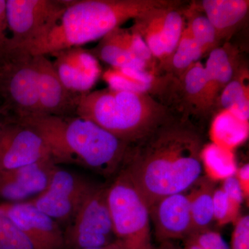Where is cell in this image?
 <instances>
[{
    "label": "cell",
    "mask_w": 249,
    "mask_h": 249,
    "mask_svg": "<svg viewBox=\"0 0 249 249\" xmlns=\"http://www.w3.org/2000/svg\"><path fill=\"white\" fill-rule=\"evenodd\" d=\"M236 178L238 179L241 188L243 193L244 198L249 199V165L245 164L237 169L235 175Z\"/></svg>",
    "instance_id": "836d02e7"
},
{
    "label": "cell",
    "mask_w": 249,
    "mask_h": 249,
    "mask_svg": "<svg viewBox=\"0 0 249 249\" xmlns=\"http://www.w3.org/2000/svg\"><path fill=\"white\" fill-rule=\"evenodd\" d=\"M95 184L83 177L55 166L47 188L27 201L58 223L73 220Z\"/></svg>",
    "instance_id": "30bf717a"
},
{
    "label": "cell",
    "mask_w": 249,
    "mask_h": 249,
    "mask_svg": "<svg viewBox=\"0 0 249 249\" xmlns=\"http://www.w3.org/2000/svg\"><path fill=\"white\" fill-rule=\"evenodd\" d=\"M66 7L65 0H6L13 48L29 52L48 36Z\"/></svg>",
    "instance_id": "52a82bcc"
},
{
    "label": "cell",
    "mask_w": 249,
    "mask_h": 249,
    "mask_svg": "<svg viewBox=\"0 0 249 249\" xmlns=\"http://www.w3.org/2000/svg\"><path fill=\"white\" fill-rule=\"evenodd\" d=\"M56 165L49 158L17 169L1 170L0 199L11 203L34 199L47 188Z\"/></svg>",
    "instance_id": "9a60e30c"
},
{
    "label": "cell",
    "mask_w": 249,
    "mask_h": 249,
    "mask_svg": "<svg viewBox=\"0 0 249 249\" xmlns=\"http://www.w3.org/2000/svg\"><path fill=\"white\" fill-rule=\"evenodd\" d=\"M235 51L229 44L217 47L209 53L204 65L207 76L203 114L217 106L218 98L223 89L233 78L239 65L236 61Z\"/></svg>",
    "instance_id": "ac0fdd59"
},
{
    "label": "cell",
    "mask_w": 249,
    "mask_h": 249,
    "mask_svg": "<svg viewBox=\"0 0 249 249\" xmlns=\"http://www.w3.org/2000/svg\"><path fill=\"white\" fill-rule=\"evenodd\" d=\"M201 8L212 24L218 42L229 38L248 15V0H203Z\"/></svg>",
    "instance_id": "d6986e66"
},
{
    "label": "cell",
    "mask_w": 249,
    "mask_h": 249,
    "mask_svg": "<svg viewBox=\"0 0 249 249\" xmlns=\"http://www.w3.org/2000/svg\"><path fill=\"white\" fill-rule=\"evenodd\" d=\"M4 116L3 115L1 109H0V127H1V124H2L3 119H4Z\"/></svg>",
    "instance_id": "74e56055"
},
{
    "label": "cell",
    "mask_w": 249,
    "mask_h": 249,
    "mask_svg": "<svg viewBox=\"0 0 249 249\" xmlns=\"http://www.w3.org/2000/svg\"><path fill=\"white\" fill-rule=\"evenodd\" d=\"M185 16L186 24L204 55L219 47L215 31L204 14L198 9L190 8L185 10Z\"/></svg>",
    "instance_id": "4316f807"
},
{
    "label": "cell",
    "mask_w": 249,
    "mask_h": 249,
    "mask_svg": "<svg viewBox=\"0 0 249 249\" xmlns=\"http://www.w3.org/2000/svg\"><path fill=\"white\" fill-rule=\"evenodd\" d=\"M241 204L227 196L222 188L214 190L213 193L214 220L218 225L224 226L235 222L240 217Z\"/></svg>",
    "instance_id": "f1b7e54d"
},
{
    "label": "cell",
    "mask_w": 249,
    "mask_h": 249,
    "mask_svg": "<svg viewBox=\"0 0 249 249\" xmlns=\"http://www.w3.org/2000/svg\"><path fill=\"white\" fill-rule=\"evenodd\" d=\"M201 157L203 170L213 181H224L237 173L235 157L232 150L212 142L204 145Z\"/></svg>",
    "instance_id": "cb8c5ba5"
},
{
    "label": "cell",
    "mask_w": 249,
    "mask_h": 249,
    "mask_svg": "<svg viewBox=\"0 0 249 249\" xmlns=\"http://www.w3.org/2000/svg\"><path fill=\"white\" fill-rule=\"evenodd\" d=\"M67 7L48 36L29 50L32 55L80 47L103 37L144 13L173 4L168 0H65Z\"/></svg>",
    "instance_id": "3957f363"
},
{
    "label": "cell",
    "mask_w": 249,
    "mask_h": 249,
    "mask_svg": "<svg viewBox=\"0 0 249 249\" xmlns=\"http://www.w3.org/2000/svg\"><path fill=\"white\" fill-rule=\"evenodd\" d=\"M180 1L155 8L134 19L131 31L138 34L152 56L166 70L181 38L185 26V11Z\"/></svg>",
    "instance_id": "ba28073f"
},
{
    "label": "cell",
    "mask_w": 249,
    "mask_h": 249,
    "mask_svg": "<svg viewBox=\"0 0 249 249\" xmlns=\"http://www.w3.org/2000/svg\"><path fill=\"white\" fill-rule=\"evenodd\" d=\"M211 134L213 143L232 151L248 138L249 121L221 109L213 121Z\"/></svg>",
    "instance_id": "44dd1931"
},
{
    "label": "cell",
    "mask_w": 249,
    "mask_h": 249,
    "mask_svg": "<svg viewBox=\"0 0 249 249\" xmlns=\"http://www.w3.org/2000/svg\"><path fill=\"white\" fill-rule=\"evenodd\" d=\"M204 55L186 22L178 47L166 70L180 78L193 64L199 61Z\"/></svg>",
    "instance_id": "d4e9b609"
},
{
    "label": "cell",
    "mask_w": 249,
    "mask_h": 249,
    "mask_svg": "<svg viewBox=\"0 0 249 249\" xmlns=\"http://www.w3.org/2000/svg\"><path fill=\"white\" fill-rule=\"evenodd\" d=\"M155 249H175V248L170 245L169 242H163L160 247Z\"/></svg>",
    "instance_id": "8d00e7d4"
},
{
    "label": "cell",
    "mask_w": 249,
    "mask_h": 249,
    "mask_svg": "<svg viewBox=\"0 0 249 249\" xmlns=\"http://www.w3.org/2000/svg\"><path fill=\"white\" fill-rule=\"evenodd\" d=\"M49 158L48 147L35 129L4 116L0 127V171L17 169Z\"/></svg>",
    "instance_id": "8fae6325"
},
{
    "label": "cell",
    "mask_w": 249,
    "mask_h": 249,
    "mask_svg": "<svg viewBox=\"0 0 249 249\" xmlns=\"http://www.w3.org/2000/svg\"><path fill=\"white\" fill-rule=\"evenodd\" d=\"M8 26L6 18V0H0V64L9 56L14 48L11 38L7 35Z\"/></svg>",
    "instance_id": "1f68e13d"
},
{
    "label": "cell",
    "mask_w": 249,
    "mask_h": 249,
    "mask_svg": "<svg viewBox=\"0 0 249 249\" xmlns=\"http://www.w3.org/2000/svg\"><path fill=\"white\" fill-rule=\"evenodd\" d=\"M50 55L55 58L52 64L60 81L72 92H89L102 74L98 59L82 47L62 49Z\"/></svg>",
    "instance_id": "5bb4252c"
},
{
    "label": "cell",
    "mask_w": 249,
    "mask_h": 249,
    "mask_svg": "<svg viewBox=\"0 0 249 249\" xmlns=\"http://www.w3.org/2000/svg\"><path fill=\"white\" fill-rule=\"evenodd\" d=\"M0 209L27 237L34 249H63L65 235L59 223L36 206L24 202H3Z\"/></svg>",
    "instance_id": "4fadbf2b"
},
{
    "label": "cell",
    "mask_w": 249,
    "mask_h": 249,
    "mask_svg": "<svg viewBox=\"0 0 249 249\" xmlns=\"http://www.w3.org/2000/svg\"><path fill=\"white\" fill-rule=\"evenodd\" d=\"M249 71L239 66L235 75L219 95L217 106L230 111L242 120L249 121Z\"/></svg>",
    "instance_id": "7402d4cb"
},
{
    "label": "cell",
    "mask_w": 249,
    "mask_h": 249,
    "mask_svg": "<svg viewBox=\"0 0 249 249\" xmlns=\"http://www.w3.org/2000/svg\"><path fill=\"white\" fill-rule=\"evenodd\" d=\"M204 146L191 125L169 119L131 145L122 167L150 208L164 196L187 191L202 178Z\"/></svg>",
    "instance_id": "6da1fadb"
},
{
    "label": "cell",
    "mask_w": 249,
    "mask_h": 249,
    "mask_svg": "<svg viewBox=\"0 0 249 249\" xmlns=\"http://www.w3.org/2000/svg\"><path fill=\"white\" fill-rule=\"evenodd\" d=\"M191 235L203 249H231L220 233L210 229Z\"/></svg>",
    "instance_id": "4dcf8cb0"
},
{
    "label": "cell",
    "mask_w": 249,
    "mask_h": 249,
    "mask_svg": "<svg viewBox=\"0 0 249 249\" xmlns=\"http://www.w3.org/2000/svg\"><path fill=\"white\" fill-rule=\"evenodd\" d=\"M196 187L188 195L191 205L193 232L209 229L214 222V181L203 177L196 183ZM192 233V234H193Z\"/></svg>",
    "instance_id": "603a6c76"
},
{
    "label": "cell",
    "mask_w": 249,
    "mask_h": 249,
    "mask_svg": "<svg viewBox=\"0 0 249 249\" xmlns=\"http://www.w3.org/2000/svg\"><path fill=\"white\" fill-rule=\"evenodd\" d=\"M149 210L159 242L185 240L193 233L188 195L182 193L164 196L156 201Z\"/></svg>",
    "instance_id": "2e32d148"
},
{
    "label": "cell",
    "mask_w": 249,
    "mask_h": 249,
    "mask_svg": "<svg viewBox=\"0 0 249 249\" xmlns=\"http://www.w3.org/2000/svg\"><path fill=\"white\" fill-rule=\"evenodd\" d=\"M108 88L118 91L147 93H157L158 88L167 86L169 77H160L154 72L127 68H112L103 73Z\"/></svg>",
    "instance_id": "ffe728a7"
},
{
    "label": "cell",
    "mask_w": 249,
    "mask_h": 249,
    "mask_svg": "<svg viewBox=\"0 0 249 249\" xmlns=\"http://www.w3.org/2000/svg\"><path fill=\"white\" fill-rule=\"evenodd\" d=\"M88 249H127L122 241L119 239H115L110 243L107 245L103 246V247H97V248Z\"/></svg>",
    "instance_id": "e575fe53"
},
{
    "label": "cell",
    "mask_w": 249,
    "mask_h": 249,
    "mask_svg": "<svg viewBox=\"0 0 249 249\" xmlns=\"http://www.w3.org/2000/svg\"><path fill=\"white\" fill-rule=\"evenodd\" d=\"M187 102L195 110L203 114V107L207 85V76L204 65L195 62L180 77Z\"/></svg>",
    "instance_id": "484cf974"
},
{
    "label": "cell",
    "mask_w": 249,
    "mask_h": 249,
    "mask_svg": "<svg viewBox=\"0 0 249 249\" xmlns=\"http://www.w3.org/2000/svg\"><path fill=\"white\" fill-rule=\"evenodd\" d=\"M184 240L183 249H203L191 235L188 236Z\"/></svg>",
    "instance_id": "d590c367"
},
{
    "label": "cell",
    "mask_w": 249,
    "mask_h": 249,
    "mask_svg": "<svg viewBox=\"0 0 249 249\" xmlns=\"http://www.w3.org/2000/svg\"><path fill=\"white\" fill-rule=\"evenodd\" d=\"M18 121L40 134L55 164L81 165L103 176L119 171L132 145L77 115H40Z\"/></svg>",
    "instance_id": "7a4b0ae2"
},
{
    "label": "cell",
    "mask_w": 249,
    "mask_h": 249,
    "mask_svg": "<svg viewBox=\"0 0 249 249\" xmlns=\"http://www.w3.org/2000/svg\"><path fill=\"white\" fill-rule=\"evenodd\" d=\"M107 187V202L116 239L127 249H155L152 243L150 210L124 168Z\"/></svg>",
    "instance_id": "5b68a950"
},
{
    "label": "cell",
    "mask_w": 249,
    "mask_h": 249,
    "mask_svg": "<svg viewBox=\"0 0 249 249\" xmlns=\"http://www.w3.org/2000/svg\"><path fill=\"white\" fill-rule=\"evenodd\" d=\"M71 222L65 242H69L74 248H97L114 240L107 202V187L95 185Z\"/></svg>",
    "instance_id": "9c48e42d"
},
{
    "label": "cell",
    "mask_w": 249,
    "mask_h": 249,
    "mask_svg": "<svg viewBox=\"0 0 249 249\" xmlns=\"http://www.w3.org/2000/svg\"><path fill=\"white\" fill-rule=\"evenodd\" d=\"M221 188L227 193L229 197L231 198L238 204H242L244 199V195L240 183L235 175L222 181Z\"/></svg>",
    "instance_id": "d6a6232c"
},
{
    "label": "cell",
    "mask_w": 249,
    "mask_h": 249,
    "mask_svg": "<svg viewBox=\"0 0 249 249\" xmlns=\"http://www.w3.org/2000/svg\"><path fill=\"white\" fill-rule=\"evenodd\" d=\"M0 109L18 121L40 114L35 59L22 49H14L0 64Z\"/></svg>",
    "instance_id": "8992f818"
},
{
    "label": "cell",
    "mask_w": 249,
    "mask_h": 249,
    "mask_svg": "<svg viewBox=\"0 0 249 249\" xmlns=\"http://www.w3.org/2000/svg\"><path fill=\"white\" fill-rule=\"evenodd\" d=\"M76 115L129 145L142 142L169 120V110L147 93L107 88L81 95Z\"/></svg>",
    "instance_id": "277c9868"
},
{
    "label": "cell",
    "mask_w": 249,
    "mask_h": 249,
    "mask_svg": "<svg viewBox=\"0 0 249 249\" xmlns=\"http://www.w3.org/2000/svg\"><path fill=\"white\" fill-rule=\"evenodd\" d=\"M34 56L38 79L39 116L76 115L81 94L72 92L64 86L52 62L46 55Z\"/></svg>",
    "instance_id": "e0dca14e"
},
{
    "label": "cell",
    "mask_w": 249,
    "mask_h": 249,
    "mask_svg": "<svg viewBox=\"0 0 249 249\" xmlns=\"http://www.w3.org/2000/svg\"><path fill=\"white\" fill-rule=\"evenodd\" d=\"M89 52L112 68L145 70L155 73V60L142 37L129 29L111 31Z\"/></svg>",
    "instance_id": "7c38bea8"
},
{
    "label": "cell",
    "mask_w": 249,
    "mask_h": 249,
    "mask_svg": "<svg viewBox=\"0 0 249 249\" xmlns=\"http://www.w3.org/2000/svg\"><path fill=\"white\" fill-rule=\"evenodd\" d=\"M231 249H249V217L240 216L235 222Z\"/></svg>",
    "instance_id": "f546056e"
},
{
    "label": "cell",
    "mask_w": 249,
    "mask_h": 249,
    "mask_svg": "<svg viewBox=\"0 0 249 249\" xmlns=\"http://www.w3.org/2000/svg\"><path fill=\"white\" fill-rule=\"evenodd\" d=\"M0 249H34L27 237L1 209Z\"/></svg>",
    "instance_id": "83f0119b"
}]
</instances>
